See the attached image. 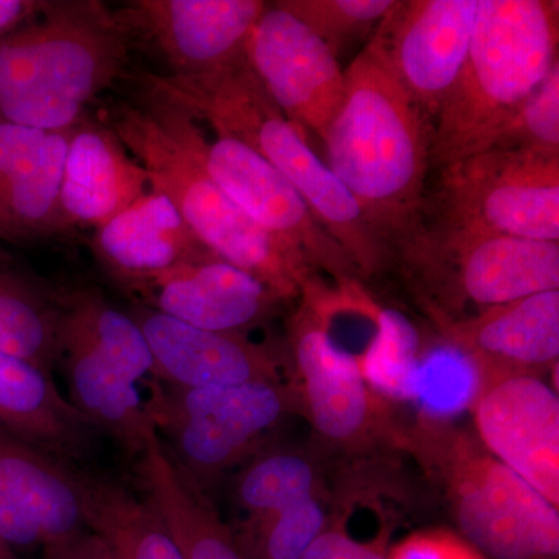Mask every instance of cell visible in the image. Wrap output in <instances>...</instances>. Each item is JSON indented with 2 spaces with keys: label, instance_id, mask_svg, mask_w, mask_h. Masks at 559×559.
<instances>
[{
  "label": "cell",
  "instance_id": "28",
  "mask_svg": "<svg viewBox=\"0 0 559 559\" xmlns=\"http://www.w3.org/2000/svg\"><path fill=\"white\" fill-rule=\"evenodd\" d=\"M60 296L0 252V349L53 374Z\"/></svg>",
  "mask_w": 559,
  "mask_h": 559
},
{
  "label": "cell",
  "instance_id": "6",
  "mask_svg": "<svg viewBox=\"0 0 559 559\" xmlns=\"http://www.w3.org/2000/svg\"><path fill=\"white\" fill-rule=\"evenodd\" d=\"M110 128L148 173L151 189L175 204L213 255L266 283L286 301L299 299L318 277L299 253L250 219L145 106L120 105Z\"/></svg>",
  "mask_w": 559,
  "mask_h": 559
},
{
  "label": "cell",
  "instance_id": "32",
  "mask_svg": "<svg viewBox=\"0 0 559 559\" xmlns=\"http://www.w3.org/2000/svg\"><path fill=\"white\" fill-rule=\"evenodd\" d=\"M348 516L334 522L312 543L301 559H389L392 521H382L380 532L371 539H358L347 530Z\"/></svg>",
  "mask_w": 559,
  "mask_h": 559
},
{
  "label": "cell",
  "instance_id": "30",
  "mask_svg": "<svg viewBox=\"0 0 559 559\" xmlns=\"http://www.w3.org/2000/svg\"><path fill=\"white\" fill-rule=\"evenodd\" d=\"M299 17L333 53L367 38L384 20L395 0H278Z\"/></svg>",
  "mask_w": 559,
  "mask_h": 559
},
{
  "label": "cell",
  "instance_id": "7",
  "mask_svg": "<svg viewBox=\"0 0 559 559\" xmlns=\"http://www.w3.org/2000/svg\"><path fill=\"white\" fill-rule=\"evenodd\" d=\"M146 409L180 473L209 495L300 415L293 380L178 388L146 382ZM210 496V495H209Z\"/></svg>",
  "mask_w": 559,
  "mask_h": 559
},
{
  "label": "cell",
  "instance_id": "35",
  "mask_svg": "<svg viewBox=\"0 0 559 559\" xmlns=\"http://www.w3.org/2000/svg\"><path fill=\"white\" fill-rule=\"evenodd\" d=\"M44 5L46 0H0V40L35 20Z\"/></svg>",
  "mask_w": 559,
  "mask_h": 559
},
{
  "label": "cell",
  "instance_id": "20",
  "mask_svg": "<svg viewBox=\"0 0 559 559\" xmlns=\"http://www.w3.org/2000/svg\"><path fill=\"white\" fill-rule=\"evenodd\" d=\"M91 249L102 270L128 293L186 264L216 257L193 234L175 204L153 189L98 226Z\"/></svg>",
  "mask_w": 559,
  "mask_h": 559
},
{
  "label": "cell",
  "instance_id": "15",
  "mask_svg": "<svg viewBox=\"0 0 559 559\" xmlns=\"http://www.w3.org/2000/svg\"><path fill=\"white\" fill-rule=\"evenodd\" d=\"M263 0H134L116 10L132 40L159 51L175 79H198L246 57Z\"/></svg>",
  "mask_w": 559,
  "mask_h": 559
},
{
  "label": "cell",
  "instance_id": "21",
  "mask_svg": "<svg viewBox=\"0 0 559 559\" xmlns=\"http://www.w3.org/2000/svg\"><path fill=\"white\" fill-rule=\"evenodd\" d=\"M360 473L331 457L310 439H272L231 474L230 500L237 521L259 520L311 498H334L349 507Z\"/></svg>",
  "mask_w": 559,
  "mask_h": 559
},
{
  "label": "cell",
  "instance_id": "26",
  "mask_svg": "<svg viewBox=\"0 0 559 559\" xmlns=\"http://www.w3.org/2000/svg\"><path fill=\"white\" fill-rule=\"evenodd\" d=\"M87 528L112 559H186L156 510L119 481L80 469Z\"/></svg>",
  "mask_w": 559,
  "mask_h": 559
},
{
  "label": "cell",
  "instance_id": "33",
  "mask_svg": "<svg viewBox=\"0 0 559 559\" xmlns=\"http://www.w3.org/2000/svg\"><path fill=\"white\" fill-rule=\"evenodd\" d=\"M389 559H487L479 550L448 528H425L411 533L390 547Z\"/></svg>",
  "mask_w": 559,
  "mask_h": 559
},
{
  "label": "cell",
  "instance_id": "22",
  "mask_svg": "<svg viewBox=\"0 0 559 559\" xmlns=\"http://www.w3.org/2000/svg\"><path fill=\"white\" fill-rule=\"evenodd\" d=\"M150 189L148 173L112 128L87 114L72 128L58 198L62 234L97 229Z\"/></svg>",
  "mask_w": 559,
  "mask_h": 559
},
{
  "label": "cell",
  "instance_id": "14",
  "mask_svg": "<svg viewBox=\"0 0 559 559\" xmlns=\"http://www.w3.org/2000/svg\"><path fill=\"white\" fill-rule=\"evenodd\" d=\"M86 530L79 466L0 428V538L20 557Z\"/></svg>",
  "mask_w": 559,
  "mask_h": 559
},
{
  "label": "cell",
  "instance_id": "36",
  "mask_svg": "<svg viewBox=\"0 0 559 559\" xmlns=\"http://www.w3.org/2000/svg\"><path fill=\"white\" fill-rule=\"evenodd\" d=\"M0 559H21L13 550L10 549L9 546H7L5 540L2 538H0Z\"/></svg>",
  "mask_w": 559,
  "mask_h": 559
},
{
  "label": "cell",
  "instance_id": "31",
  "mask_svg": "<svg viewBox=\"0 0 559 559\" xmlns=\"http://www.w3.org/2000/svg\"><path fill=\"white\" fill-rule=\"evenodd\" d=\"M491 148L559 156V64L500 127Z\"/></svg>",
  "mask_w": 559,
  "mask_h": 559
},
{
  "label": "cell",
  "instance_id": "23",
  "mask_svg": "<svg viewBox=\"0 0 559 559\" xmlns=\"http://www.w3.org/2000/svg\"><path fill=\"white\" fill-rule=\"evenodd\" d=\"M0 428L62 459L91 450L98 430L31 360L0 349Z\"/></svg>",
  "mask_w": 559,
  "mask_h": 559
},
{
  "label": "cell",
  "instance_id": "16",
  "mask_svg": "<svg viewBox=\"0 0 559 559\" xmlns=\"http://www.w3.org/2000/svg\"><path fill=\"white\" fill-rule=\"evenodd\" d=\"M476 377V392L514 378L558 373L559 289L522 297L436 326Z\"/></svg>",
  "mask_w": 559,
  "mask_h": 559
},
{
  "label": "cell",
  "instance_id": "1",
  "mask_svg": "<svg viewBox=\"0 0 559 559\" xmlns=\"http://www.w3.org/2000/svg\"><path fill=\"white\" fill-rule=\"evenodd\" d=\"M320 140L325 164L395 257L423 227L430 123L370 43L345 69L340 105Z\"/></svg>",
  "mask_w": 559,
  "mask_h": 559
},
{
  "label": "cell",
  "instance_id": "12",
  "mask_svg": "<svg viewBox=\"0 0 559 559\" xmlns=\"http://www.w3.org/2000/svg\"><path fill=\"white\" fill-rule=\"evenodd\" d=\"M480 0H395L371 46L429 120L468 57Z\"/></svg>",
  "mask_w": 559,
  "mask_h": 559
},
{
  "label": "cell",
  "instance_id": "34",
  "mask_svg": "<svg viewBox=\"0 0 559 559\" xmlns=\"http://www.w3.org/2000/svg\"><path fill=\"white\" fill-rule=\"evenodd\" d=\"M40 559H112L108 547L97 535L86 530L72 538L51 544L40 551Z\"/></svg>",
  "mask_w": 559,
  "mask_h": 559
},
{
  "label": "cell",
  "instance_id": "19",
  "mask_svg": "<svg viewBox=\"0 0 559 559\" xmlns=\"http://www.w3.org/2000/svg\"><path fill=\"white\" fill-rule=\"evenodd\" d=\"M130 294L187 325L246 336L288 304L266 283L216 257L159 275Z\"/></svg>",
  "mask_w": 559,
  "mask_h": 559
},
{
  "label": "cell",
  "instance_id": "10",
  "mask_svg": "<svg viewBox=\"0 0 559 559\" xmlns=\"http://www.w3.org/2000/svg\"><path fill=\"white\" fill-rule=\"evenodd\" d=\"M142 105L164 130L201 165L257 224L322 272L334 285H362L348 253L323 229L296 189L271 164L240 140L226 134L209 139L198 120L159 92L143 84Z\"/></svg>",
  "mask_w": 559,
  "mask_h": 559
},
{
  "label": "cell",
  "instance_id": "9",
  "mask_svg": "<svg viewBox=\"0 0 559 559\" xmlns=\"http://www.w3.org/2000/svg\"><path fill=\"white\" fill-rule=\"evenodd\" d=\"M289 369L311 439L331 457L360 468L401 463L403 414L360 373L358 360L334 340L304 301L290 316Z\"/></svg>",
  "mask_w": 559,
  "mask_h": 559
},
{
  "label": "cell",
  "instance_id": "25",
  "mask_svg": "<svg viewBox=\"0 0 559 559\" xmlns=\"http://www.w3.org/2000/svg\"><path fill=\"white\" fill-rule=\"evenodd\" d=\"M143 499L170 530L186 559H248L230 524L221 518L209 495L173 463L159 437L140 455Z\"/></svg>",
  "mask_w": 559,
  "mask_h": 559
},
{
  "label": "cell",
  "instance_id": "13",
  "mask_svg": "<svg viewBox=\"0 0 559 559\" xmlns=\"http://www.w3.org/2000/svg\"><path fill=\"white\" fill-rule=\"evenodd\" d=\"M246 61L283 116L322 139L344 91L345 69L333 50L280 2H266Z\"/></svg>",
  "mask_w": 559,
  "mask_h": 559
},
{
  "label": "cell",
  "instance_id": "3",
  "mask_svg": "<svg viewBox=\"0 0 559 559\" xmlns=\"http://www.w3.org/2000/svg\"><path fill=\"white\" fill-rule=\"evenodd\" d=\"M132 40L98 0H46L35 20L0 40V121L70 130L116 83Z\"/></svg>",
  "mask_w": 559,
  "mask_h": 559
},
{
  "label": "cell",
  "instance_id": "24",
  "mask_svg": "<svg viewBox=\"0 0 559 559\" xmlns=\"http://www.w3.org/2000/svg\"><path fill=\"white\" fill-rule=\"evenodd\" d=\"M58 366L66 371L72 406L98 432L108 433L140 457L157 432L139 382L112 360L60 334Z\"/></svg>",
  "mask_w": 559,
  "mask_h": 559
},
{
  "label": "cell",
  "instance_id": "4",
  "mask_svg": "<svg viewBox=\"0 0 559 559\" xmlns=\"http://www.w3.org/2000/svg\"><path fill=\"white\" fill-rule=\"evenodd\" d=\"M401 451L439 492L459 535L487 559H559V509L444 415L401 421Z\"/></svg>",
  "mask_w": 559,
  "mask_h": 559
},
{
  "label": "cell",
  "instance_id": "2",
  "mask_svg": "<svg viewBox=\"0 0 559 559\" xmlns=\"http://www.w3.org/2000/svg\"><path fill=\"white\" fill-rule=\"evenodd\" d=\"M140 81L193 119L205 121L216 134L238 139L259 153L296 189L320 226L348 253L362 280L381 274L395 260L358 201L312 150L307 134L271 100L246 57L198 79L146 73Z\"/></svg>",
  "mask_w": 559,
  "mask_h": 559
},
{
  "label": "cell",
  "instance_id": "5",
  "mask_svg": "<svg viewBox=\"0 0 559 559\" xmlns=\"http://www.w3.org/2000/svg\"><path fill=\"white\" fill-rule=\"evenodd\" d=\"M557 0H480L465 64L430 128V167L487 151L559 64Z\"/></svg>",
  "mask_w": 559,
  "mask_h": 559
},
{
  "label": "cell",
  "instance_id": "17",
  "mask_svg": "<svg viewBox=\"0 0 559 559\" xmlns=\"http://www.w3.org/2000/svg\"><path fill=\"white\" fill-rule=\"evenodd\" d=\"M469 409L480 443L559 509L558 390L514 378L477 390Z\"/></svg>",
  "mask_w": 559,
  "mask_h": 559
},
{
  "label": "cell",
  "instance_id": "11",
  "mask_svg": "<svg viewBox=\"0 0 559 559\" xmlns=\"http://www.w3.org/2000/svg\"><path fill=\"white\" fill-rule=\"evenodd\" d=\"M439 227L559 241V156L487 150L441 168Z\"/></svg>",
  "mask_w": 559,
  "mask_h": 559
},
{
  "label": "cell",
  "instance_id": "27",
  "mask_svg": "<svg viewBox=\"0 0 559 559\" xmlns=\"http://www.w3.org/2000/svg\"><path fill=\"white\" fill-rule=\"evenodd\" d=\"M70 130L50 132L39 153L0 173V238L25 242L62 234L58 198Z\"/></svg>",
  "mask_w": 559,
  "mask_h": 559
},
{
  "label": "cell",
  "instance_id": "29",
  "mask_svg": "<svg viewBox=\"0 0 559 559\" xmlns=\"http://www.w3.org/2000/svg\"><path fill=\"white\" fill-rule=\"evenodd\" d=\"M352 509L334 498L301 500L259 520L230 525L248 559H301L312 543Z\"/></svg>",
  "mask_w": 559,
  "mask_h": 559
},
{
  "label": "cell",
  "instance_id": "18",
  "mask_svg": "<svg viewBox=\"0 0 559 559\" xmlns=\"http://www.w3.org/2000/svg\"><path fill=\"white\" fill-rule=\"evenodd\" d=\"M128 312L148 341L153 380L178 388L285 380L288 362L282 353L246 334L197 329L142 304Z\"/></svg>",
  "mask_w": 559,
  "mask_h": 559
},
{
  "label": "cell",
  "instance_id": "8",
  "mask_svg": "<svg viewBox=\"0 0 559 559\" xmlns=\"http://www.w3.org/2000/svg\"><path fill=\"white\" fill-rule=\"evenodd\" d=\"M433 325L559 289V242L421 227L395 253ZM469 316V314H468Z\"/></svg>",
  "mask_w": 559,
  "mask_h": 559
}]
</instances>
